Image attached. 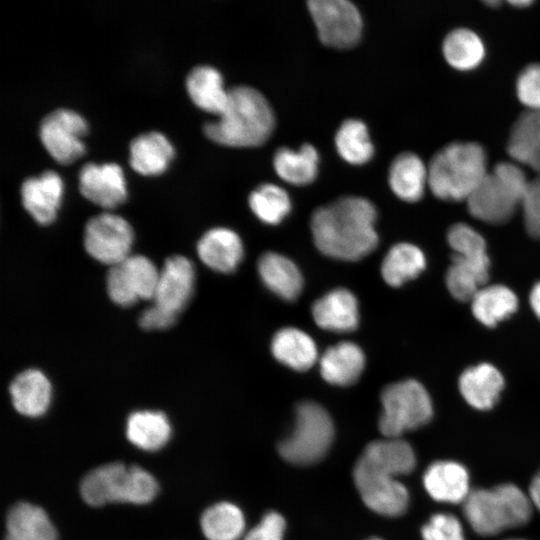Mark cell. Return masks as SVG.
Masks as SVG:
<instances>
[{
  "instance_id": "1",
  "label": "cell",
  "mask_w": 540,
  "mask_h": 540,
  "mask_svg": "<svg viewBox=\"0 0 540 540\" xmlns=\"http://www.w3.org/2000/svg\"><path fill=\"white\" fill-rule=\"evenodd\" d=\"M376 217V208L368 199L343 196L313 212L314 243L328 257L358 261L377 247Z\"/></svg>"
},
{
  "instance_id": "2",
  "label": "cell",
  "mask_w": 540,
  "mask_h": 540,
  "mask_svg": "<svg viewBox=\"0 0 540 540\" xmlns=\"http://www.w3.org/2000/svg\"><path fill=\"white\" fill-rule=\"evenodd\" d=\"M218 120L203 126L212 141L230 147H257L270 137L275 124L271 106L257 89L240 85L229 88Z\"/></svg>"
},
{
  "instance_id": "3",
  "label": "cell",
  "mask_w": 540,
  "mask_h": 540,
  "mask_svg": "<svg viewBox=\"0 0 540 540\" xmlns=\"http://www.w3.org/2000/svg\"><path fill=\"white\" fill-rule=\"evenodd\" d=\"M427 167L428 187L445 201H466L488 172L485 151L474 142L444 146Z\"/></svg>"
},
{
  "instance_id": "4",
  "label": "cell",
  "mask_w": 540,
  "mask_h": 540,
  "mask_svg": "<svg viewBox=\"0 0 540 540\" xmlns=\"http://www.w3.org/2000/svg\"><path fill=\"white\" fill-rule=\"evenodd\" d=\"M529 497L516 485L505 483L491 489L471 490L463 513L480 535L491 536L526 524L532 513Z\"/></svg>"
},
{
  "instance_id": "5",
  "label": "cell",
  "mask_w": 540,
  "mask_h": 540,
  "mask_svg": "<svg viewBox=\"0 0 540 540\" xmlns=\"http://www.w3.org/2000/svg\"><path fill=\"white\" fill-rule=\"evenodd\" d=\"M529 181L517 163H498L466 200L469 213L490 224L507 222L521 207Z\"/></svg>"
},
{
  "instance_id": "6",
  "label": "cell",
  "mask_w": 540,
  "mask_h": 540,
  "mask_svg": "<svg viewBox=\"0 0 540 540\" xmlns=\"http://www.w3.org/2000/svg\"><path fill=\"white\" fill-rule=\"evenodd\" d=\"M83 500L91 506L111 502L149 503L155 493L153 476L137 466L120 462L108 463L88 472L81 481Z\"/></svg>"
},
{
  "instance_id": "7",
  "label": "cell",
  "mask_w": 540,
  "mask_h": 540,
  "mask_svg": "<svg viewBox=\"0 0 540 540\" xmlns=\"http://www.w3.org/2000/svg\"><path fill=\"white\" fill-rule=\"evenodd\" d=\"M334 424L329 413L314 401L297 405L290 434L280 441V456L295 465H311L328 452L334 439Z\"/></svg>"
},
{
  "instance_id": "8",
  "label": "cell",
  "mask_w": 540,
  "mask_h": 540,
  "mask_svg": "<svg viewBox=\"0 0 540 540\" xmlns=\"http://www.w3.org/2000/svg\"><path fill=\"white\" fill-rule=\"evenodd\" d=\"M380 399L382 412L378 427L385 438H400L405 432L427 424L433 415L428 392L413 379L386 386Z\"/></svg>"
},
{
  "instance_id": "9",
  "label": "cell",
  "mask_w": 540,
  "mask_h": 540,
  "mask_svg": "<svg viewBox=\"0 0 540 540\" xmlns=\"http://www.w3.org/2000/svg\"><path fill=\"white\" fill-rule=\"evenodd\" d=\"M133 240L130 223L110 212L91 217L84 228L83 243L87 253L98 262L110 266L130 256Z\"/></svg>"
},
{
  "instance_id": "10",
  "label": "cell",
  "mask_w": 540,
  "mask_h": 540,
  "mask_svg": "<svg viewBox=\"0 0 540 540\" xmlns=\"http://www.w3.org/2000/svg\"><path fill=\"white\" fill-rule=\"evenodd\" d=\"M159 274L156 265L146 256L130 255L110 267L106 278L108 296L123 307L153 299Z\"/></svg>"
},
{
  "instance_id": "11",
  "label": "cell",
  "mask_w": 540,
  "mask_h": 540,
  "mask_svg": "<svg viewBox=\"0 0 540 540\" xmlns=\"http://www.w3.org/2000/svg\"><path fill=\"white\" fill-rule=\"evenodd\" d=\"M308 9L322 43L335 48H349L360 39L362 18L348 0H310Z\"/></svg>"
},
{
  "instance_id": "12",
  "label": "cell",
  "mask_w": 540,
  "mask_h": 540,
  "mask_svg": "<svg viewBox=\"0 0 540 540\" xmlns=\"http://www.w3.org/2000/svg\"><path fill=\"white\" fill-rule=\"evenodd\" d=\"M87 132L86 120L76 111L58 108L41 120L39 136L48 153L58 162L74 161L85 150L82 137Z\"/></svg>"
},
{
  "instance_id": "13",
  "label": "cell",
  "mask_w": 540,
  "mask_h": 540,
  "mask_svg": "<svg viewBox=\"0 0 540 540\" xmlns=\"http://www.w3.org/2000/svg\"><path fill=\"white\" fill-rule=\"evenodd\" d=\"M352 475L362 501L372 511L397 517L407 510L409 493L396 477L355 465Z\"/></svg>"
},
{
  "instance_id": "14",
  "label": "cell",
  "mask_w": 540,
  "mask_h": 540,
  "mask_svg": "<svg viewBox=\"0 0 540 540\" xmlns=\"http://www.w3.org/2000/svg\"><path fill=\"white\" fill-rule=\"evenodd\" d=\"M194 283L192 262L181 255L169 257L160 270L153 297L154 305L177 317L188 304Z\"/></svg>"
},
{
  "instance_id": "15",
  "label": "cell",
  "mask_w": 540,
  "mask_h": 540,
  "mask_svg": "<svg viewBox=\"0 0 540 540\" xmlns=\"http://www.w3.org/2000/svg\"><path fill=\"white\" fill-rule=\"evenodd\" d=\"M78 178L81 194L103 208H114L127 197L122 168L115 162L85 163Z\"/></svg>"
},
{
  "instance_id": "16",
  "label": "cell",
  "mask_w": 540,
  "mask_h": 540,
  "mask_svg": "<svg viewBox=\"0 0 540 540\" xmlns=\"http://www.w3.org/2000/svg\"><path fill=\"white\" fill-rule=\"evenodd\" d=\"M355 465L397 478L413 471L416 458L406 441L401 438H384L370 442Z\"/></svg>"
},
{
  "instance_id": "17",
  "label": "cell",
  "mask_w": 540,
  "mask_h": 540,
  "mask_svg": "<svg viewBox=\"0 0 540 540\" xmlns=\"http://www.w3.org/2000/svg\"><path fill=\"white\" fill-rule=\"evenodd\" d=\"M62 191V179L53 170H45L37 176L27 177L20 189L24 208L36 222L43 225L55 219Z\"/></svg>"
},
{
  "instance_id": "18",
  "label": "cell",
  "mask_w": 540,
  "mask_h": 540,
  "mask_svg": "<svg viewBox=\"0 0 540 540\" xmlns=\"http://www.w3.org/2000/svg\"><path fill=\"white\" fill-rule=\"evenodd\" d=\"M312 315L315 323L324 330L350 332L358 326V302L351 291L337 288L314 302Z\"/></svg>"
},
{
  "instance_id": "19",
  "label": "cell",
  "mask_w": 540,
  "mask_h": 540,
  "mask_svg": "<svg viewBox=\"0 0 540 540\" xmlns=\"http://www.w3.org/2000/svg\"><path fill=\"white\" fill-rule=\"evenodd\" d=\"M197 253L210 269L229 273L240 264L244 251L241 238L236 232L225 227H215L200 238Z\"/></svg>"
},
{
  "instance_id": "20",
  "label": "cell",
  "mask_w": 540,
  "mask_h": 540,
  "mask_svg": "<svg viewBox=\"0 0 540 540\" xmlns=\"http://www.w3.org/2000/svg\"><path fill=\"white\" fill-rule=\"evenodd\" d=\"M423 484L431 498L444 503H463L471 491L467 470L454 461L430 464L423 475Z\"/></svg>"
},
{
  "instance_id": "21",
  "label": "cell",
  "mask_w": 540,
  "mask_h": 540,
  "mask_svg": "<svg viewBox=\"0 0 540 540\" xmlns=\"http://www.w3.org/2000/svg\"><path fill=\"white\" fill-rule=\"evenodd\" d=\"M489 257L480 255H452L447 270L446 284L451 295L459 301H471L489 278Z\"/></svg>"
},
{
  "instance_id": "22",
  "label": "cell",
  "mask_w": 540,
  "mask_h": 540,
  "mask_svg": "<svg viewBox=\"0 0 540 540\" xmlns=\"http://www.w3.org/2000/svg\"><path fill=\"white\" fill-rule=\"evenodd\" d=\"M9 391L14 408L24 416L43 415L51 402V383L38 369H27L18 374L11 382Z\"/></svg>"
},
{
  "instance_id": "23",
  "label": "cell",
  "mask_w": 540,
  "mask_h": 540,
  "mask_svg": "<svg viewBox=\"0 0 540 540\" xmlns=\"http://www.w3.org/2000/svg\"><path fill=\"white\" fill-rule=\"evenodd\" d=\"M365 367V355L355 343L343 341L330 346L320 358V372L325 381L336 386L354 384Z\"/></svg>"
},
{
  "instance_id": "24",
  "label": "cell",
  "mask_w": 540,
  "mask_h": 540,
  "mask_svg": "<svg viewBox=\"0 0 540 540\" xmlns=\"http://www.w3.org/2000/svg\"><path fill=\"white\" fill-rule=\"evenodd\" d=\"M504 387L502 374L493 365L469 367L459 378V390L469 405L479 410L492 408Z\"/></svg>"
},
{
  "instance_id": "25",
  "label": "cell",
  "mask_w": 540,
  "mask_h": 540,
  "mask_svg": "<svg viewBox=\"0 0 540 540\" xmlns=\"http://www.w3.org/2000/svg\"><path fill=\"white\" fill-rule=\"evenodd\" d=\"M507 152L518 164L530 167L540 176V110H526L514 122Z\"/></svg>"
},
{
  "instance_id": "26",
  "label": "cell",
  "mask_w": 540,
  "mask_h": 540,
  "mask_svg": "<svg viewBox=\"0 0 540 540\" xmlns=\"http://www.w3.org/2000/svg\"><path fill=\"white\" fill-rule=\"evenodd\" d=\"M258 272L265 286L286 301L295 300L302 291L300 270L293 261L281 254L264 253L258 260Z\"/></svg>"
},
{
  "instance_id": "27",
  "label": "cell",
  "mask_w": 540,
  "mask_h": 540,
  "mask_svg": "<svg viewBox=\"0 0 540 540\" xmlns=\"http://www.w3.org/2000/svg\"><path fill=\"white\" fill-rule=\"evenodd\" d=\"M174 155V148L159 131H148L135 136L129 144V163L140 174H159Z\"/></svg>"
},
{
  "instance_id": "28",
  "label": "cell",
  "mask_w": 540,
  "mask_h": 540,
  "mask_svg": "<svg viewBox=\"0 0 540 540\" xmlns=\"http://www.w3.org/2000/svg\"><path fill=\"white\" fill-rule=\"evenodd\" d=\"M271 352L277 361L296 371L308 370L318 358L314 340L295 327H285L275 333Z\"/></svg>"
},
{
  "instance_id": "29",
  "label": "cell",
  "mask_w": 540,
  "mask_h": 540,
  "mask_svg": "<svg viewBox=\"0 0 540 540\" xmlns=\"http://www.w3.org/2000/svg\"><path fill=\"white\" fill-rule=\"evenodd\" d=\"M186 89L191 100L201 109L220 115L224 110L228 90L221 73L210 65H197L186 76Z\"/></svg>"
},
{
  "instance_id": "30",
  "label": "cell",
  "mask_w": 540,
  "mask_h": 540,
  "mask_svg": "<svg viewBox=\"0 0 540 540\" xmlns=\"http://www.w3.org/2000/svg\"><path fill=\"white\" fill-rule=\"evenodd\" d=\"M4 540H57V533L42 508L20 502L8 512Z\"/></svg>"
},
{
  "instance_id": "31",
  "label": "cell",
  "mask_w": 540,
  "mask_h": 540,
  "mask_svg": "<svg viewBox=\"0 0 540 540\" xmlns=\"http://www.w3.org/2000/svg\"><path fill=\"white\" fill-rule=\"evenodd\" d=\"M388 181L400 199L407 202L419 201L428 186V167L416 154L401 153L391 163Z\"/></svg>"
},
{
  "instance_id": "32",
  "label": "cell",
  "mask_w": 540,
  "mask_h": 540,
  "mask_svg": "<svg viewBox=\"0 0 540 540\" xmlns=\"http://www.w3.org/2000/svg\"><path fill=\"white\" fill-rule=\"evenodd\" d=\"M128 440L145 451H156L166 445L171 435L167 416L160 411H135L126 423Z\"/></svg>"
},
{
  "instance_id": "33",
  "label": "cell",
  "mask_w": 540,
  "mask_h": 540,
  "mask_svg": "<svg viewBox=\"0 0 540 540\" xmlns=\"http://www.w3.org/2000/svg\"><path fill=\"white\" fill-rule=\"evenodd\" d=\"M319 156L311 144H303L299 150L287 147L279 148L273 158L277 175L293 185L311 183L318 173Z\"/></svg>"
},
{
  "instance_id": "34",
  "label": "cell",
  "mask_w": 540,
  "mask_h": 540,
  "mask_svg": "<svg viewBox=\"0 0 540 540\" xmlns=\"http://www.w3.org/2000/svg\"><path fill=\"white\" fill-rule=\"evenodd\" d=\"M425 264V256L417 246L398 243L385 255L381 264V275L388 285L398 287L417 277Z\"/></svg>"
},
{
  "instance_id": "35",
  "label": "cell",
  "mask_w": 540,
  "mask_h": 540,
  "mask_svg": "<svg viewBox=\"0 0 540 540\" xmlns=\"http://www.w3.org/2000/svg\"><path fill=\"white\" fill-rule=\"evenodd\" d=\"M518 300L512 290L503 285L482 287L471 300V309L478 321L495 326L514 313Z\"/></svg>"
},
{
  "instance_id": "36",
  "label": "cell",
  "mask_w": 540,
  "mask_h": 540,
  "mask_svg": "<svg viewBox=\"0 0 540 540\" xmlns=\"http://www.w3.org/2000/svg\"><path fill=\"white\" fill-rule=\"evenodd\" d=\"M442 52L450 66L460 71H469L479 66L484 59L485 46L474 31L457 28L444 38Z\"/></svg>"
},
{
  "instance_id": "37",
  "label": "cell",
  "mask_w": 540,
  "mask_h": 540,
  "mask_svg": "<svg viewBox=\"0 0 540 540\" xmlns=\"http://www.w3.org/2000/svg\"><path fill=\"white\" fill-rule=\"evenodd\" d=\"M200 524L208 540H238L244 534L245 517L237 505L220 502L203 512Z\"/></svg>"
},
{
  "instance_id": "38",
  "label": "cell",
  "mask_w": 540,
  "mask_h": 540,
  "mask_svg": "<svg viewBox=\"0 0 540 540\" xmlns=\"http://www.w3.org/2000/svg\"><path fill=\"white\" fill-rule=\"evenodd\" d=\"M335 145L339 155L354 165L368 162L374 154L367 126L359 119H347L340 125Z\"/></svg>"
},
{
  "instance_id": "39",
  "label": "cell",
  "mask_w": 540,
  "mask_h": 540,
  "mask_svg": "<svg viewBox=\"0 0 540 540\" xmlns=\"http://www.w3.org/2000/svg\"><path fill=\"white\" fill-rule=\"evenodd\" d=\"M249 206L264 223L278 224L291 210L287 192L278 185L266 183L256 188L249 196Z\"/></svg>"
},
{
  "instance_id": "40",
  "label": "cell",
  "mask_w": 540,
  "mask_h": 540,
  "mask_svg": "<svg viewBox=\"0 0 540 540\" xmlns=\"http://www.w3.org/2000/svg\"><path fill=\"white\" fill-rule=\"evenodd\" d=\"M447 240L454 254L479 255L486 253L484 238L465 223L452 225L448 230Z\"/></svg>"
},
{
  "instance_id": "41",
  "label": "cell",
  "mask_w": 540,
  "mask_h": 540,
  "mask_svg": "<svg viewBox=\"0 0 540 540\" xmlns=\"http://www.w3.org/2000/svg\"><path fill=\"white\" fill-rule=\"evenodd\" d=\"M423 540H465L460 521L448 513L434 514L422 527Z\"/></svg>"
},
{
  "instance_id": "42",
  "label": "cell",
  "mask_w": 540,
  "mask_h": 540,
  "mask_svg": "<svg viewBox=\"0 0 540 540\" xmlns=\"http://www.w3.org/2000/svg\"><path fill=\"white\" fill-rule=\"evenodd\" d=\"M516 93L527 110H540V63L528 65L520 72Z\"/></svg>"
},
{
  "instance_id": "43",
  "label": "cell",
  "mask_w": 540,
  "mask_h": 540,
  "mask_svg": "<svg viewBox=\"0 0 540 540\" xmlns=\"http://www.w3.org/2000/svg\"><path fill=\"white\" fill-rule=\"evenodd\" d=\"M521 208L527 232L540 240V176L529 181Z\"/></svg>"
},
{
  "instance_id": "44",
  "label": "cell",
  "mask_w": 540,
  "mask_h": 540,
  "mask_svg": "<svg viewBox=\"0 0 540 540\" xmlns=\"http://www.w3.org/2000/svg\"><path fill=\"white\" fill-rule=\"evenodd\" d=\"M285 528L284 517L276 511H269L245 534L243 540H283Z\"/></svg>"
},
{
  "instance_id": "45",
  "label": "cell",
  "mask_w": 540,
  "mask_h": 540,
  "mask_svg": "<svg viewBox=\"0 0 540 540\" xmlns=\"http://www.w3.org/2000/svg\"><path fill=\"white\" fill-rule=\"evenodd\" d=\"M177 317L152 305L139 316V325L145 330H162L171 327Z\"/></svg>"
},
{
  "instance_id": "46",
  "label": "cell",
  "mask_w": 540,
  "mask_h": 540,
  "mask_svg": "<svg viewBox=\"0 0 540 540\" xmlns=\"http://www.w3.org/2000/svg\"><path fill=\"white\" fill-rule=\"evenodd\" d=\"M529 499L531 503L540 511V469L531 481L529 488Z\"/></svg>"
},
{
  "instance_id": "47",
  "label": "cell",
  "mask_w": 540,
  "mask_h": 540,
  "mask_svg": "<svg viewBox=\"0 0 540 540\" xmlns=\"http://www.w3.org/2000/svg\"><path fill=\"white\" fill-rule=\"evenodd\" d=\"M530 304L534 313L540 319V282L535 284V286L531 290Z\"/></svg>"
},
{
  "instance_id": "48",
  "label": "cell",
  "mask_w": 540,
  "mask_h": 540,
  "mask_svg": "<svg viewBox=\"0 0 540 540\" xmlns=\"http://www.w3.org/2000/svg\"><path fill=\"white\" fill-rule=\"evenodd\" d=\"M509 3L517 8H525L533 3V1L530 0H517V1H509Z\"/></svg>"
},
{
  "instance_id": "49",
  "label": "cell",
  "mask_w": 540,
  "mask_h": 540,
  "mask_svg": "<svg viewBox=\"0 0 540 540\" xmlns=\"http://www.w3.org/2000/svg\"><path fill=\"white\" fill-rule=\"evenodd\" d=\"M488 6H491V7H495V6H498L501 4L500 1H496V0H489V1H486L485 2Z\"/></svg>"
},
{
  "instance_id": "50",
  "label": "cell",
  "mask_w": 540,
  "mask_h": 540,
  "mask_svg": "<svg viewBox=\"0 0 540 540\" xmlns=\"http://www.w3.org/2000/svg\"><path fill=\"white\" fill-rule=\"evenodd\" d=\"M367 540H382V539L378 538V537H373V538H370V539H367Z\"/></svg>"
},
{
  "instance_id": "51",
  "label": "cell",
  "mask_w": 540,
  "mask_h": 540,
  "mask_svg": "<svg viewBox=\"0 0 540 540\" xmlns=\"http://www.w3.org/2000/svg\"><path fill=\"white\" fill-rule=\"evenodd\" d=\"M509 540H523V539H509Z\"/></svg>"
}]
</instances>
